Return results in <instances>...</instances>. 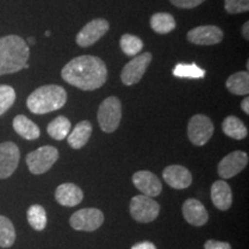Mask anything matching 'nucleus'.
Listing matches in <instances>:
<instances>
[{
  "instance_id": "obj_7",
  "label": "nucleus",
  "mask_w": 249,
  "mask_h": 249,
  "mask_svg": "<svg viewBox=\"0 0 249 249\" xmlns=\"http://www.w3.org/2000/svg\"><path fill=\"white\" fill-rule=\"evenodd\" d=\"M213 132L214 127L213 121L204 114H195L189 120L187 135H188L189 141L194 145H197V147L204 145L213 138Z\"/></svg>"
},
{
  "instance_id": "obj_29",
  "label": "nucleus",
  "mask_w": 249,
  "mask_h": 249,
  "mask_svg": "<svg viewBox=\"0 0 249 249\" xmlns=\"http://www.w3.org/2000/svg\"><path fill=\"white\" fill-rule=\"evenodd\" d=\"M17 99L14 88L7 85H0V116L7 112Z\"/></svg>"
},
{
  "instance_id": "obj_33",
  "label": "nucleus",
  "mask_w": 249,
  "mask_h": 249,
  "mask_svg": "<svg viewBox=\"0 0 249 249\" xmlns=\"http://www.w3.org/2000/svg\"><path fill=\"white\" fill-rule=\"evenodd\" d=\"M132 249H157V248H156V246L152 244V242L143 241V242H139V244L134 245Z\"/></svg>"
},
{
  "instance_id": "obj_22",
  "label": "nucleus",
  "mask_w": 249,
  "mask_h": 249,
  "mask_svg": "<svg viewBox=\"0 0 249 249\" xmlns=\"http://www.w3.org/2000/svg\"><path fill=\"white\" fill-rule=\"evenodd\" d=\"M226 88L234 95L245 96L249 93V74L247 71L232 74L226 80Z\"/></svg>"
},
{
  "instance_id": "obj_24",
  "label": "nucleus",
  "mask_w": 249,
  "mask_h": 249,
  "mask_svg": "<svg viewBox=\"0 0 249 249\" xmlns=\"http://www.w3.org/2000/svg\"><path fill=\"white\" fill-rule=\"evenodd\" d=\"M71 128V124L70 119H67L65 116H59L48 124L46 130L52 139L57 140V141H62V140L67 139Z\"/></svg>"
},
{
  "instance_id": "obj_11",
  "label": "nucleus",
  "mask_w": 249,
  "mask_h": 249,
  "mask_svg": "<svg viewBox=\"0 0 249 249\" xmlns=\"http://www.w3.org/2000/svg\"><path fill=\"white\" fill-rule=\"evenodd\" d=\"M20 150L13 142L0 143V179H7L18 169Z\"/></svg>"
},
{
  "instance_id": "obj_10",
  "label": "nucleus",
  "mask_w": 249,
  "mask_h": 249,
  "mask_svg": "<svg viewBox=\"0 0 249 249\" xmlns=\"http://www.w3.org/2000/svg\"><path fill=\"white\" fill-rule=\"evenodd\" d=\"M110 29V23L105 18H95L87 23L76 35V43L81 48H88L97 43Z\"/></svg>"
},
{
  "instance_id": "obj_12",
  "label": "nucleus",
  "mask_w": 249,
  "mask_h": 249,
  "mask_svg": "<svg viewBox=\"0 0 249 249\" xmlns=\"http://www.w3.org/2000/svg\"><path fill=\"white\" fill-rule=\"evenodd\" d=\"M248 164V155L245 151L236 150L229 154L218 164V174L220 178L230 179L241 172Z\"/></svg>"
},
{
  "instance_id": "obj_17",
  "label": "nucleus",
  "mask_w": 249,
  "mask_h": 249,
  "mask_svg": "<svg viewBox=\"0 0 249 249\" xmlns=\"http://www.w3.org/2000/svg\"><path fill=\"white\" fill-rule=\"evenodd\" d=\"M55 201L64 207H75L83 200V192L75 183H62L55 189Z\"/></svg>"
},
{
  "instance_id": "obj_2",
  "label": "nucleus",
  "mask_w": 249,
  "mask_h": 249,
  "mask_svg": "<svg viewBox=\"0 0 249 249\" xmlns=\"http://www.w3.org/2000/svg\"><path fill=\"white\" fill-rule=\"evenodd\" d=\"M30 55L27 42L21 36L7 35L0 38V76L23 70Z\"/></svg>"
},
{
  "instance_id": "obj_9",
  "label": "nucleus",
  "mask_w": 249,
  "mask_h": 249,
  "mask_svg": "<svg viewBox=\"0 0 249 249\" xmlns=\"http://www.w3.org/2000/svg\"><path fill=\"white\" fill-rule=\"evenodd\" d=\"M152 60L150 52L135 55L128 64L124 65L121 71V81L124 86H133L139 83L144 75L145 71Z\"/></svg>"
},
{
  "instance_id": "obj_26",
  "label": "nucleus",
  "mask_w": 249,
  "mask_h": 249,
  "mask_svg": "<svg viewBox=\"0 0 249 249\" xmlns=\"http://www.w3.org/2000/svg\"><path fill=\"white\" fill-rule=\"evenodd\" d=\"M15 238L17 234H15L13 223L7 217L0 216V247H12L15 242Z\"/></svg>"
},
{
  "instance_id": "obj_35",
  "label": "nucleus",
  "mask_w": 249,
  "mask_h": 249,
  "mask_svg": "<svg viewBox=\"0 0 249 249\" xmlns=\"http://www.w3.org/2000/svg\"><path fill=\"white\" fill-rule=\"evenodd\" d=\"M248 30H249V23L248 22H246L245 24H244V27H242V36L245 37L246 39H249V33H248Z\"/></svg>"
},
{
  "instance_id": "obj_27",
  "label": "nucleus",
  "mask_w": 249,
  "mask_h": 249,
  "mask_svg": "<svg viewBox=\"0 0 249 249\" xmlns=\"http://www.w3.org/2000/svg\"><path fill=\"white\" fill-rule=\"evenodd\" d=\"M173 75L181 79H202L205 76V71L195 64H177Z\"/></svg>"
},
{
  "instance_id": "obj_25",
  "label": "nucleus",
  "mask_w": 249,
  "mask_h": 249,
  "mask_svg": "<svg viewBox=\"0 0 249 249\" xmlns=\"http://www.w3.org/2000/svg\"><path fill=\"white\" fill-rule=\"evenodd\" d=\"M27 218L29 225L35 231H43L48 224V216L46 211L42 205L33 204L27 211Z\"/></svg>"
},
{
  "instance_id": "obj_14",
  "label": "nucleus",
  "mask_w": 249,
  "mask_h": 249,
  "mask_svg": "<svg viewBox=\"0 0 249 249\" xmlns=\"http://www.w3.org/2000/svg\"><path fill=\"white\" fill-rule=\"evenodd\" d=\"M132 180L136 188L143 195L149 196V197L158 196L163 189V186H161L158 177L152 172H149V171H139V172L134 173Z\"/></svg>"
},
{
  "instance_id": "obj_32",
  "label": "nucleus",
  "mask_w": 249,
  "mask_h": 249,
  "mask_svg": "<svg viewBox=\"0 0 249 249\" xmlns=\"http://www.w3.org/2000/svg\"><path fill=\"white\" fill-rule=\"evenodd\" d=\"M204 249H232L229 242L217 241V240H208L204 244Z\"/></svg>"
},
{
  "instance_id": "obj_1",
  "label": "nucleus",
  "mask_w": 249,
  "mask_h": 249,
  "mask_svg": "<svg viewBox=\"0 0 249 249\" xmlns=\"http://www.w3.org/2000/svg\"><path fill=\"white\" fill-rule=\"evenodd\" d=\"M62 79L85 91H91L104 86L107 80V68L101 58L80 55L71 59L61 71Z\"/></svg>"
},
{
  "instance_id": "obj_19",
  "label": "nucleus",
  "mask_w": 249,
  "mask_h": 249,
  "mask_svg": "<svg viewBox=\"0 0 249 249\" xmlns=\"http://www.w3.org/2000/svg\"><path fill=\"white\" fill-rule=\"evenodd\" d=\"M92 133V126L88 120L80 121L75 128L68 134L67 141L68 144L73 149H81L88 143Z\"/></svg>"
},
{
  "instance_id": "obj_4",
  "label": "nucleus",
  "mask_w": 249,
  "mask_h": 249,
  "mask_svg": "<svg viewBox=\"0 0 249 249\" xmlns=\"http://www.w3.org/2000/svg\"><path fill=\"white\" fill-rule=\"evenodd\" d=\"M121 117H123V107L119 98L111 96L104 99L99 105L97 119L103 132H116L120 124Z\"/></svg>"
},
{
  "instance_id": "obj_20",
  "label": "nucleus",
  "mask_w": 249,
  "mask_h": 249,
  "mask_svg": "<svg viewBox=\"0 0 249 249\" xmlns=\"http://www.w3.org/2000/svg\"><path fill=\"white\" fill-rule=\"evenodd\" d=\"M13 128L21 138L26 140H36L39 138V127L23 114H18L13 120Z\"/></svg>"
},
{
  "instance_id": "obj_21",
  "label": "nucleus",
  "mask_w": 249,
  "mask_h": 249,
  "mask_svg": "<svg viewBox=\"0 0 249 249\" xmlns=\"http://www.w3.org/2000/svg\"><path fill=\"white\" fill-rule=\"evenodd\" d=\"M222 128L225 135L234 140H244L248 135V130L246 128L245 124L238 117L234 116L225 118L222 124Z\"/></svg>"
},
{
  "instance_id": "obj_18",
  "label": "nucleus",
  "mask_w": 249,
  "mask_h": 249,
  "mask_svg": "<svg viewBox=\"0 0 249 249\" xmlns=\"http://www.w3.org/2000/svg\"><path fill=\"white\" fill-rule=\"evenodd\" d=\"M211 200L214 207L220 211H226L231 208L233 194L231 187L223 180H217L211 186Z\"/></svg>"
},
{
  "instance_id": "obj_15",
  "label": "nucleus",
  "mask_w": 249,
  "mask_h": 249,
  "mask_svg": "<svg viewBox=\"0 0 249 249\" xmlns=\"http://www.w3.org/2000/svg\"><path fill=\"white\" fill-rule=\"evenodd\" d=\"M165 182L174 189H185L192 185V174L181 165H170L163 172Z\"/></svg>"
},
{
  "instance_id": "obj_31",
  "label": "nucleus",
  "mask_w": 249,
  "mask_h": 249,
  "mask_svg": "<svg viewBox=\"0 0 249 249\" xmlns=\"http://www.w3.org/2000/svg\"><path fill=\"white\" fill-rule=\"evenodd\" d=\"M171 4L176 6L178 8H185V9H191L195 8L197 6H200L202 2H204L205 0H170Z\"/></svg>"
},
{
  "instance_id": "obj_34",
  "label": "nucleus",
  "mask_w": 249,
  "mask_h": 249,
  "mask_svg": "<svg viewBox=\"0 0 249 249\" xmlns=\"http://www.w3.org/2000/svg\"><path fill=\"white\" fill-rule=\"evenodd\" d=\"M241 108L246 114H249V98L246 97L244 101L241 102Z\"/></svg>"
},
{
  "instance_id": "obj_5",
  "label": "nucleus",
  "mask_w": 249,
  "mask_h": 249,
  "mask_svg": "<svg viewBox=\"0 0 249 249\" xmlns=\"http://www.w3.org/2000/svg\"><path fill=\"white\" fill-rule=\"evenodd\" d=\"M59 158V151L52 145H43L29 152L26 157L28 169L33 174H43L53 166Z\"/></svg>"
},
{
  "instance_id": "obj_30",
  "label": "nucleus",
  "mask_w": 249,
  "mask_h": 249,
  "mask_svg": "<svg viewBox=\"0 0 249 249\" xmlns=\"http://www.w3.org/2000/svg\"><path fill=\"white\" fill-rule=\"evenodd\" d=\"M225 9L230 14H240L249 11V0H224Z\"/></svg>"
},
{
  "instance_id": "obj_6",
  "label": "nucleus",
  "mask_w": 249,
  "mask_h": 249,
  "mask_svg": "<svg viewBox=\"0 0 249 249\" xmlns=\"http://www.w3.org/2000/svg\"><path fill=\"white\" fill-rule=\"evenodd\" d=\"M129 211L136 222L150 223L160 214V205L158 202L152 200V197L141 194L134 196L130 200Z\"/></svg>"
},
{
  "instance_id": "obj_37",
  "label": "nucleus",
  "mask_w": 249,
  "mask_h": 249,
  "mask_svg": "<svg viewBox=\"0 0 249 249\" xmlns=\"http://www.w3.org/2000/svg\"><path fill=\"white\" fill-rule=\"evenodd\" d=\"M50 35H51V33H50V31H46V33H45V36H50Z\"/></svg>"
},
{
  "instance_id": "obj_16",
  "label": "nucleus",
  "mask_w": 249,
  "mask_h": 249,
  "mask_svg": "<svg viewBox=\"0 0 249 249\" xmlns=\"http://www.w3.org/2000/svg\"><path fill=\"white\" fill-rule=\"evenodd\" d=\"M182 214L187 223L194 226H203L209 219V213L200 201L188 198L182 205Z\"/></svg>"
},
{
  "instance_id": "obj_13",
  "label": "nucleus",
  "mask_w": 249,
  "mask_h": 249,
  "mask_svg": "<svg viewBox=\"0 0 249 249\" xmlns=\"http://www.w3.org/2000/svg\"><path fill=\"white\" fill-rule=\"evenodd\" d=\"M223 38V30L217 26H198L187 34V39L196 45H216Z\"/></svg>"
},
{
  "instance_id": "obj_3",
  "label": "nucleus",
  "mask_w": 249,
  "mask_h": 249,
  "mask_svg": "<svg viewBox=\"0 0 249 249\" xmlns=\"http://www.w3.org/2000/svg\"><path fill=\"white\" fill-rule=\"evenodd\" d=\"M67 92L62 87L46 85L37 88L27 99V107L35 114H45L53 112L66 104Z\"/></svg>"
},
{
  "instance_id": "obj_36",
  "label": "nucleus",
  "mask_w": 249,
  "mask_h": 249,
  "mask_svg": "<svg viewBox=\"0 0 249 249\" xmlns=\"http://www.w3.org/2000/svg\"><path fill=\"white\" fill-rule=\"evenodd\" d=\"M28 43H29L30 45H34L36 43V40H35V38H34V37H29V38H28V40H27Z\"/></svg>"
},
{
  "instance_id": "obj_8",
  "label": "nucleus",
  "mask_w": 249,
  "mask_h": 249,
  "mask_svg": "<svg viewBox=\"0 0 249 249\" xmlns=\"http://www.w3.org/2000/svg\"><path fill=\"white\" fill-rule=\"evenodd\" d=\"M70 223L76 231L92 232L103 225L104 213L96 208H86L71 214Z\"/></svg>"
},
{
  "instance_id": "obj_28",
  "label": "nucleus",
  "mask_w": 249,
  "mask_h": 249,
  "mask_svg": "<svg viewBox=\"0 0 249 249\" xmlns=\"http://www.w3.org/2000/svg\"><path fill=\"white\" fill-rule=\"evenodd\" d=\"M120 48L124 54L129 57H135L143 49V42L138 36L124 34L120 38Z\"/></svg>"
},
{
  "instance_id": "obj_23",
  "label": "nucleus",
  "mask_w": 249,
  "mask_h": 249,
  "mask_svg": "<svg viewBox=\"0 0 249 249\" xmlns=\"http://www.w3.org/2000/svg\"><path fill=\"white\" fill-rule=\"evenodd\" d=\"M150 26L155 33L165 35L176 29L177 23L169 13H156L150 18Z\"/></svg>"
}]
</instances>
